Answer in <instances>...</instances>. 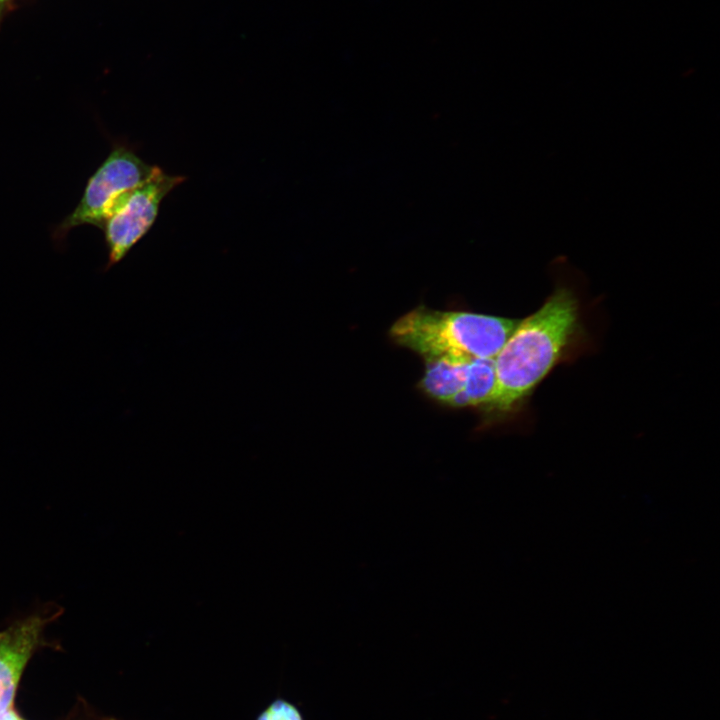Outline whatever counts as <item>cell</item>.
<instances>
[{
    "label": "cell",
    "instance_id": "6da1fadb",
    "mask_svg": "<svg viewBox=\"0 0 720 720\" xmlns=\"http://www.w3.org/2000/svg\"><path fill=\"white\" fill-rule=\"evenodd\" d=\"M582 336L578 298L571 288L560 285L538 310L518 322L494 357V391L480 409L485 425L519 412Z\"/></svg>",
    "mask_w": 720,
    "mask_h": 720
},
{
    "label": "cell",
    "instance_id": "7a4b0ae2",
    "mask_svg": "<svg viewBox=\"0 0 720 720\" xmlns=\"http://www.w3.org/2000/svg\"><path fill=\"white\" fill-rule=\"evenodd\" d=\"M518 319L466 311H441L420 305L398 318L389 336L423 359L454 355L494 358Z\"/></svg>",
    "mask_w": 720,
    "mask_h": 720
},
{
    "label": "cell",
    "instance_id": "3957f363",
    "mask_svg": "<svg viewBox=\"0 0 720 720\" xmlns=\"http://www.w3.org/2000/svg\"><path fill=\"white\" fill-rule=\"evenodd\" d=\"M154 168L155 165L144 162L128 145L114 144L89 178L79 204L53 231V239L62 242L71 229L82 225L101 228L120 200L144 183Z\"/></svg>",
    "mask_w": 720,
    "mask_h": 720
},
{
    "label": "cell",
    "instance_id": "277c9868",
    "mask_svg": "<svg viewBox=\"0 0 720 720\" xmlns=\"http://www.w3.org/2000/svg\"><path fill=\"white\" fill-rule=\"evenodd\" d=\"M185 179L169 175L155 166L144 183L120 200L101 227L108 250L105 270L120 262L147 234L158 216L163 199Z\"/></svg>",
    "mask_w": 720,
    "mask_h": 720
},
{
    "label": "cell",
    "instance_id": "5b68a950",
    "mask_svg": "<svg viewBox=\"0 0 720 720\" xmlns=\"http://www.w3.org/2000/svg\"><path fill=\"white\" fill-rule=\"evenodd\" d=\"M44 616L30 615L0 632V715L13 709L21 675L49 622Z\"/></svg>",
    "mask_w": 720,
    "mask_h": 720
},
{
    "label": "cell",
    "instance_id": "8992f818",
    "mask_svg": "<svg viewBox=\"0 0 720 720\" xmlns=\"http://www.w3.org/2000/svg\"><path fill=\"white\" fill-rule=\"evenodd\" d=\"M471 359L454 355L424 359L425 370L418 388L428 398L448 406L464 387Z\"/></svg>",
    "mask_w": 720,
    "mask_h": 720
},
{
    "label": "cell",
    "instance_id": "52a82bcc",
    "mask_svg": "<svg viewBox=\"0 0 720 720\" xmlns=\"http://www.w3.org/2000/svg\"><path fill=\"white\" fill-rule=\"evenodd\" d=\"M495 387L494 358H472L463 389L450 401L449 407L482 409L491 399Z\"/></svg>",
    "mask_w": 720,
    "mask_h": 720
},
{
    "label": "cell",
    "instance_id": "ba28073f",
    "mask_svg": "<svg viewBox=\"0 0 720 720\" xmlns=\"http://www.w3.org/2000/svg\"><path fill=\"white\" fill-rule=\"evenodd\" d=\"M256 720H304V718L294 704L278 698L271 702Z\"/></svg>",
    "mask_w": 720,
    "mask_h": 720
},
{
    "label": "cell",
    "instance_id": "9c48e42d",
    "mask_svg": "<svg viewBox=\"0 0 720 720\" xmlns=\"http://www.w3.org/2000/svg\"><path fill=\"white\" fill-rule=\"evenodd\" d=\"M6 1L7 0H0V11H1L2 7L4 6V4L6 3Z\"/></svg>",
    "mask_w": 720,
    "mask_h": 720
},
{
    "label": "cell",
    "instance_id": "30bf717a",
    "mask_svg": "<svg viewBox=\"0 0 720 720\" xmlns=\"http://www.w3.org/2000/svg\"><path fill=\"white\" fill-rule=\"evenodd\" d=\"M17 720H22L21 718H18Z\"/></svg>",
    "mask_w": 720,
    "mask_h": 720
}]
</instances>
